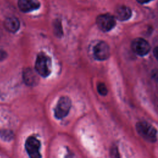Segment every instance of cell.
I'll list each match as a JSON object with an SVG mask.
<instances>
[{
  "instance_id": "cell-1",
  "label": "cell",
  "mask_w": 158,
  "mask_h": 158,
  "mask_svg": "<svg viewBox=\"0 0 158 158\" xmlns=\"http://www.w3.org/2000/svg\"><path fill=\"white\" fill-rule=\"evenodd\" d=\"M51 58L44 53H40L35 62L36 72L43 77H47L51 72Z\"/></svg>"
},
{
  "instance_id": "cell-2",
  "label": "cell",
  "mask_w": 158,
  "mask_h": 158,
  "mask_svg": "<svg viewBox=\"0 0 158 158\" xmlns=\"http://www.w3.org/2000/svg\"><path fill=\"white\" fill-rule=\"evenodd\" d=\"M138 133L144 139L150 142H155L157 138V130L151 124L146 122H139L136 124Z\"/></svg>"
},
{
  "instance_id": "cell-3",
  "label": "cell",
  "mask_w": 158,
  "mask_h": 158,
  "mask_svg": "<svg viewBox=\"0 0 158 158\" xmlns=\"http://www.w3.org/2000/svg\"><path fill=\"white\" fill-rule=\"evenodd\" d=\"M71 100L69 97H60L54 109V115L56 118L61 119L67 116L71 107Z\"/></svg>"
},
{
  "instance_id": "cell-4",
  "label": "cell",
  "mask_w": 158,
  "mask_h": 158,
  "mask_svg": "<svg viewBox=\"0 0 158 158\" xmlns=\"http://www.w3.org/2000/svg\"><path fill=\"white\" fill-rule=\"evenodd\" d=\"M96 24L102 31L106 32L112 30L116 24L115 17L109 14H101L96 19Z\"/></svg>"
},
{
  "instance_id": "cell-5",
  "label": "cell",
  "mask_w": 158,
  "mask_h": 158,
  "mask_svg": "<svg viewBox=\"0 0 158 158\" xmlns=\"http://www.w3.org/2000/svg\"><path fill=\"white\" fill-rule=\"evenodd\" d=\"M40 142L34 136L28 137L25 142V149L28 156L31 158H40L41 157L40 149Z\"/></svg>"
},
{
  "instance_id": "cell-6",
  "label": "cell",
  "mask_w": 158,
  "mask_h": 158,
  "mask_svg": "<svg viewBox=\"0 0 158 158\" xmlns=\"http://www.w3.org/2000/svg\"><path fill=\"white\" fill-rule=\"evenodd\" d=\"M131 49L137 55L143 56L146 55L151 49L149 43L143 38H138L135 39L131 43Z\"/></svg>"
},
{
  "instance_id": "cell-7",
  "label": "cell",
  "mask_w": 158,
  "mask_h": 158,
  "mask_svg": "<svg viewBox=\"0 0 158 158\" xmlns=\"http://www.w3.org/2000/svg\"><path fill=\"white\" fill-rule=\"evenodd\" d=\"M94 57L99 60H104L109 58L110 50L109 45L104 41H99L93 49Z\"/></svg>"
},
{
  "instance_id": "cell-8",
  "label": "cell",
  "mask_w": 158,
  "mask_h": 158,
  "mask_svg": "<svg viewBox=\"0 0 158 158\" xmlns=\"http://www.w3.org/2000/svg\"><path fill=\"white\" fill-rule=\"evenodd\" d=\"M18 6L23 12H29L38 9L40 2L38 0H19Z\"/></svg>"
},
{
  "instance_id": "cell-9",
  "label": "cell",
  "mask_w": 158,
  "mask_h": 158,
  "mask_svg": "<svg viewBox=\"0 0 158 158\" xmlns=\"http://www.w3.org/2000/svg\"><path fill=\"white\" fill-rule=\"evenodd\" d=\"M25 83L29 86H34L38 82V77L35 71L31 69H26L23 74Z\"/></svg>"
},
{
  "instance_id": "cell-10",
  "label": "cell",
  "mask_w": 158,
  "mask_h": 158,
  "mask_svg": "<svg viewBox=\"0 0 158 158\" xmlns=\"http://www.w3.org/2000/svg\"><path fill=\"white\" fill-rule=\"evenodd\" d=\"M131 16V9L125 6H118L115 10V17L118 20L120 21L127 20L129 19Z\"/></svg>"
},
{
  "instance_id": "cell-11",
  "label": "cell",
  "mask_w": 158,
  "mask_h": 158,
  "mask_svg": "<svg viewBox=\"0 0 158 158\" xmlns=\"http://www.w3.org/2000/svg\"><path fill=\"white\" fill-rule=\"evenodd\" d=\"M4 25L7 31L11 33H15L20 28V22L15 17H8L5 20Z\"/></svg>"
},
{
  "instance_id": "cell-12",
  "label": "cell",
  "mask_w": 158,
  "mask_h": 158,
  "mask_svg": "<svg viewBox=\"0 0 158 158\" xmlns=\"http://www.w3.org/2000/svg\"><path fill=\"white\" fill-rule=\"evenodd\" d=\"M98 91L99 92V93L101 95L105 96L107 94L108 91H107V89L106 85H104V83H100L98 85Z\"/></svg>"
},
{
  "instance_id": "cell-13",
  "label": "cell",
  "mask_w": 158,
  "mask_h": 158,
  "mask_svg": "<svg viewBox=\"0 0 158 158\" xmlns=\"http://www.w3.org/2000/svg\"><path fill=\"white\" fill-rule=\"evenodd\" d=\"M7 56V54L5 51L2 50H0V60L4 59Z\"/></svg>"
},
{
  "instance_id": "cell-14",
  "label": "cell",
  "mask_w": 158,
  "mask_h": 158,
  "mask_svg": "<svg viewBox=\"0 0 158 158\" xmlns=\"http://www.w3.org/2000/svg\"><path fill=\"white\" fill-rule=\"evenodd\" d=\"M139 3H141V4H143V3H146V2H148L152 0H136Z\"/></svg>"
}]
</instances>
